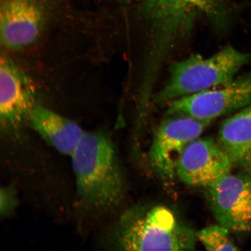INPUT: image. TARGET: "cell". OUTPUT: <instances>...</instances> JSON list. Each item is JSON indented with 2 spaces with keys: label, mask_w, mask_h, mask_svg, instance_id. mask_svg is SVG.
Returning <instances> with one entry per match:
<instances>
[{
  "label": "cell",
  "mask_w": 251,
  "mask_h": 251,
  "mask_svg": "<svg viewBox=\"0 0 251 251\" xmlns=\"http://www.w3.org/2000/svg\"><path fill=\"white\" fill-rule=\"evenodd\" d=\"M71 157L78 226L83 230L98 226L117 211L125 196V177L115 144L107 131H85Z\"/></svg>",
  "instance_id": "6da1fadb"
},
{
  "label": "cell",
  "mask_w": 251,
  "mask_h": 251,
  "mask_svg": "<svg viewBox=\"0 0 251 251\" xmlns=\"http://www.w3.org/2000/svg\"><path fill=\"white\" fill-rule=\"evenodd\" d=\"M99 247L121 251H192L197 233L162 205L136 206L100 235Z\"/></svg>",
  "instance_id": "7a4b0ae2"
},
{
  "label": "cell",
  "mask_w": 251,
  "mask_h": 251,
  "mask_svg": "<svg viewBox=\"0 0 251 251\" xmlns=\"http://www.w3.org/2000/svg\"><path fill=\"white\" fill-rule=\"evenodd\" d=\"M251 61V53L227 46L208 58L192 55L174 63L165 85L153 98L156 104L225 85L233 81L244 66Z\"/></svg>",
  "instance_id": "3957f363"
},
{
  "label": "cell",
  "mask_w": 251,
  "mask_h": 251,
  "mask_svg": "<svg viewBox=\"0 0 251 251\" xmlns=\"http://www.w3.org/2000/svg\"><path fill=\"white\" fill-rule=\"evenodd\" d=\"M251 103V72L216 87L168 103L167 114L184 115L212 122Z\"/></svg>",
  "instance_id": "277c9868"
},
{
  "label": "cell",
  "mask_w": 251,
  "mask_h": 251,
  "mask_svg": "<svg viewBox=\"0 0 251 251\" xmlns=\"http://www.w3.org/2000/svg\"><path fill=\"white\" fill-rule=\"evenodd\" d=\"M210 207L219 225L235 232L251 230V176L231 173L207 187Z\"/></svg>",
  "instance_id": "5b68a950"
},
{
  "label": "cell",
  "mask_w": 251,
  "mask_h": 251,
  "mask_svg": "<svg viewBox=\"0 0 251 251\" xmlns=\"http://www.w3.org/2000/svg\"><path fill=\"white\" fill-rule=\"evenodd\" d=\"M172 117L159 126L149 152L153 168L167 179H172L176 176L178 161L186 147L200 137L211 123L188 116Z\"/></svg>",
  "instance_id": "8992f818"
},
{
  "label": "cell",
  "mask_w": 251,
  "mask_h": 251,
  "mask_svg": "<svg viewBox=\"0 0 251 251\" xmlns=\"http://www.w3.org/2000/svg\"><path fill=\"white\" fill-rule=\"evenodd\" d=\"M233 168L217 141L209 137H199L182 153L176 176L187 186L207 188L230 174Z\"/></svg>",
  "instance_id": "52a82bcc"
},
{
  "label": "cell",
  "mask_w": 251,
  "mask_h": 251,
  "mask_svg": "<svg viewBox=\"0 0 251 251\" xmlns=\"http://www.w3.org/2000/svg\"><path fill=\"white\" fill-rule=\"evenodd\" d=\"M31 80L7 56L0 59V121L5 129L16 130L35 107Z\"/></svg>",
  "instance_id": "ba28073f"
},
{
  "label": "cell",
  "mask_w": 251,
  "mask_h": 251,
  "mask_svg": "<svg viewBox=\"0 0 251 251\" xmlns=\"http://www.w3.org/2000/svg\"><path fill=\"white\" fill-rule=\"evenodd\" d=\"M46 24V14L36 0H1L0 38L3 46L18 51L39 40Z\"/></svg>",
  "instance_id": "9c48e42d"
},
{
  "label": "cell",
  "mask_w": 251,
  "mask_h": 251,
  "mask_svg": "<svg viewBox=\"0 0 251 251\" xmlns=\"http://www.w3.org/2000/svg\"><path fill=\"white\" fill-rule=\"evenodd\" d=\"M27 121L41 139L62 154L71 156L86 131L70 119L36 105Z\"/></svg>",
  "instance_id": "30bf717a"
},
{
  "label": "cell",
  "mask_w": 251,
  "mask_h": 251,
  "mask_svg": "<svg viewBox=\"0 0 251 251\" xmlns=\"http://www.w3.org/2000/svg\"><path fill=\"white\" fill-rule=\"evenodd\" d=\"M217 141L233 167L251 176V103L223 122Z\"/></svg>",
  "instance_id": "8fae6325"
},
{
  "label": "cell",
  "mask_w": 251,
  "mask_h": 251,
  "mask_svg": "<svg viewBox=\"0 0 251 251\" xmlns=\"http://www.w3.org/2000/svg\"><path fill=\"white\" fill-rule=\"evenodd\" d=\"M148 4L185 11L199 10L214 18L219 17L223 23L227 15L224 9L216 4L215 0H150Z\"/></svg>",
  "instance_id": "7c38bea8"
},
{
  "label": "cell",
  "mask_w": 251,
  "mask_h": 251,
  "mask_svg": "<svg viewBox=\"0 0 251 251\" xmlns=\"http://www.w3.org/2000/svg\"><path fill=\"white\" fill-rule=\"evenodd\" d=\"M227 228L221 225H212L197 233V239L210 251H237Z\"/></svg>",
  "instance_id": "4fadbf2b"
},
{
  "label": "cell",
  "mask_w": 251,
  "mask_h": 251,
  "mask_svg": "<svg viewBox=\"0 0 251 251\" xmlns=\"http://www.w3.org/2000/svg\"><path fill=\"white\" fill-rule=\"evenodd\" d=\"M18 200L14 188L11 186L1 187L0 214L1 218L9 217L17 208Z\"/></svg>",
  "instance_id": "5bb4252c"
}]
</instances>
